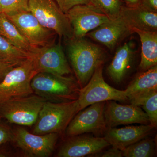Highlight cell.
Segmentation results:
<instances>
[{"label": "cell", "instance_id": "cell-19", "mask_svg": "<svg viewBox=\"0 0 157 157\" xmlns=\"http://www.w3.org/2000/svg\"><path fill=\"white\" fill-rule=\"evenodd\" d=\"M133 49L126 43L117 51L112 62L107 68V72L113 81L117 83L122 81L133 59Z\"/></svg>", "mask_w": 157, "mask_h": 157}, {"label": "cell", "instance_id": "cell-4", "mask_svg": "<svg viewBox=\"0 0 157 157\" xmlns=\"http://www.w3.org/2000/svg\"><path fill=\"white\" fill-rule=\"evenodd\" d=\"M38 73L29 58L12 68L0 82V104L12 98L33 94L31 82Z\"/></svg>", "mask_w": 157, "mask_h": 157}, {"label": "cell", "instance_id": "cell-22", "mask_svg": "<svg viewBox=\"0 0 157 157\" xmlns=\"http://www.w3.org/2000/svg\"><path fill=\"white\" fill-rule=\"evenodd\" d=\"M131 104L141 107L148 116L150 124L154 128L157 125V90L132 98L129 100Z\"/></svg>", "mask_w": 157, "mask_h": 157}, {"label": "cell", "instance_id": "cell-9", "mask_svg": "<svg viewBox=\"0 0 157 157\" xmlns=\"http://www.w3.org/2000/svg\"><path fill=\"white\" fill-rule=\"evenodd\" d=\"M105 104L106 102L95 103L77 113L66 128L67 136L72 137L89 132L106 131Z\"/></svg>", "mask_w": 157, "mask_h": 157}, {"label": "cell", "instance_id": "cell-21", "mask_svg": "<svg viewBox=\"0 0 157 157\" xmlns=\"http://www.w3.org/2000/svg\"><path fill=\"white\" fill-rule=\"evenodd\" d=\"M0 35L28 54L33 48L17 27L4 14H0Z\"/></svg>", "mask_w": 157, "mask_h": 157}, {"label": "cell", "instance_id": "cell-24", "mask_svg": "<svg viewBox=\"0 0 157 157\" xmlns=\"http://www.w3.org/2000/svg\"><path fill=\"white\" fill-rule=\"evenodd\" d=\"M122 151L123 157H153L155 152L154 141L151 138L145 137L127 147Z\"/></svg>", "mask_w": 157, "mask_h": 157}, {"label": "cell", "instance_id": "cell-25", "mask_svg": "<svg viewBox=\"0 0 157 157\" xmlns=\"http://www.w3.org/2000/svg\"><path fill=\"white\" fill-rule=\"evenodd\" d=\"M90 6L109 19L114 20L119 17L124 5L121 0H90Z\"/></svg>", "mask_w": 157, "mask_h": 157}, {"label": "cell", "instance_id": "cell-18", "mask_svg": "<svg viewBox=\"0 0 157 157\" xmlns=\"http://www.w3.org/2000/svg\"><path fill=\"white\" fill-rule=\"evenodd\" d=\"M133 33L138 34L141 43V60L139 68L146 71L157 64V32L134 29Z\"/></svg>", "mask_w": 157, "mask_h": 157}, {"label": "cell", "instance_id": "cell-15", "mask_svg": "<svg viewBox=\"0 0 157 157\" xmlns=\"http://www.w3.org/2000/svg\"><path fill=\"white\" fill-rule=\"evenodd\" d=\"M154 128L150 124L120 128H109L105 131L104 138L109 145L122 151L129 145L146 137Z\"/></svg>", "mask_w": 157, "mask_h": 157}, {"label": "cell", "instance_id": "cell-26", "mask_svg": "<svg viewBox=\"0 0 157 157\" xmlns=\"http://www.w3.org/2000/svg\"><path fill=\"white\" fill-rule=\"evenodd\" d=\"M29 11L28 0H0V14Z\"/></svg>", "mask_w": 157, "mask_h": 157}, {"label": "cell", "instance_id": "cell-3", "mask_svg": "<svg viewBox=\"0 0 157 157\" xmlns=\"http://www.w3.org/2000/svg\"><path fill=\"white\" fill-rule=\"evenodd\" d=\"M46 101L35 94L12 98L0 104V119L10 124L31 126L36 123Z\"/></svg>", "mask_w": 157, "mask_h": 157}, {"label": "cell", "instance_id": "cell-12", "mask_svg": "<svg viewBox=\"0 0 157 157\" xmlns=\"http://www.w3.org/2000/svg\"><path fill=\"white\" fill-rule=\"evenodd\" d=\"M33 47L50 44L54 32L44 27L29 11L6 14Z\"/></svg>", "mask_w": 157, "mask_h": 157}, {"label": "cell", "instance_id": "cell-11", "mask_svg": "<svg viewBox=\"0 0 157 157\" xmlns=\"http://www.w3.org/2000/svg\"><path fill=\"white\" fill-rule=\"evenodd\" d=\"M66 14L72 27L74 39L83 38L90 31L111 20L90 5L74 6Z\"/></svg>", "mask_w": 157, "mask_h": 157}, {"label": "cell", "instance_id": "cell-5", "mask_svg": "<svg viewBox=\"0 0 157 157\" xmlns=\"http://www.w3.org/2000/svg\"><path fill=\"white\" fill-rule=\"evenodd\" d=\"M31 86L35 94L53 102L72 101L77 89L71 78L48 73H37Z\"/></svg>", "mask_w": 157, "mask_h": 157}, {"label": "cell", "instance_id": "cell-8", "mask_svg": "<svg viewBox=\"0 0 157 157\" xmlns=\"http://www.w3.org/2000/svg\"><path fill=\"white\" fill-rule=\"evenodd\" d=\"M38 73L65 76L71 73L63 47L60 43L33 47L28 53Z\"/></svg>", "mask_w": 157, "mask_h": 157}, {"label": "cell", "instance_id": "cell-6", "mask_svg": "<svg viewBox=\"0 0 157 157\" xmlns=\"http://www.w3.org/2000/svg\"><path fill=\"white\" fill-rule=\"evenodd\" d=\"M29 10L44 27L60 37L73 38L72 27L67 14L54 0H28Z\"/></svg>", "mask_w": 157, "mask_h": 157}, {"label": "cell", "instance_id": "cell-17", "mask_svg": "<svg viewBox=\"0 0 157 157\" xmlns=\"http://www.w3.org/2000/svg\"><path fill=\"white\" fill-rule=\"evenodd\" d=\"M133 32L120 18L111 20L104 24L86 36L100 42L109 49H113L121 39Z\"/></svg>", "mask_w": 157, "mask_h": 157}, {"label": "cell", "instance_id": "cell-31", "mask_svg": "<svg viewBox=\"0 0 157 157\" xmlns=\"http://www.w3.org/2000/svg\"><path fill=\"white\" fill-rule=\"evenodd\" d=\"M139 5L152 11L157 12V0H141Z\"/></svg>", "mask_w": 157, "mask_h": 157}, {"label": "cell", "instance_id": "cell-7", "mask_svg": "<svg viewBox=\"0 0 157 157\" xmlns=\"http://www.w3.org/2000/svg\"><path fill=\"white\" fill-rule=\"evenodd\" d=\"M76 100L79 112L95 103L109 101L124 102L128 98L125 90L116 89L105 81L101 65L96 69L86 85L79 90Z\"/></svg>", "mask_w": 157, "mask_h": 157}, {"label": "cell", "instance_id": "cell-27", "mask_svg": "<svg viewBox=\"0 0 157 157\" xmlns=\"http://www.w3.org/2000/svg\"><path fill=\"white\" fill-rule=\"evenodd\" d=\"M59 8L65 14L74 6L78 5H90V0H54Z\"/></svg>", "mask_w": 157, "mask_h": 157}, {"label": "cell", "instance_id": "cell-29", "mask_svg": "<svg viewBox=\"0 0 157 157\" xmlns=\"http://www.w3.org/2000/svg\"><path fill=\"white\" fill-rule=\"evenodd\" d=\"M18 64L0 61V82L10 70Z\"/></svg>", "mask_w": 157, "mask_h": 157}, {"label": "cell", "instance_id": "cell-16", "mask_svg": "<svg viewBox=\"0 0 157 157\" xmlns=\"http://www.w3.org/2000/svg\"><path fill=\"white\" fill-rule=\"evenodd\" d=\"M119 17L133 32V29L157 32V12L139 6H123Z\"/></svg>", "mask_w": 157, "mask_h": 157}, {"label": "cell", "instance_id": "cell-28", "mask_svg": "<svg viewBox=\"0 0 157 157\" xmlns=\"http://www.w3.org/2000/svg\"><path fill=\"white\" fill-rule=\"evenodd\" d=\"M14 139L13 130L9 125L0 119V146L7 142L13 141Z\"/></svg>", "mask_w": 157, "mask_h": 157}, {"label": "cell", "instance_id": "cell-20", "mask_svg": "<svg viewBox=\"0 0 157 157\" xmlns=\"http://www.w3.org/2000/svg\"><path fill=\"white\" fill-rule=\"evenodd\" d=\"M154 90H157V65L140 73L125 91L128 100H130Z\"/></svg>", "mask_w": 157, "mask_h": 157}, {"label": "cell", "instance_id": "cell-14", "mask_svg": "<svg viewBox=\"0 0 157 157\" xmlns=\"http://www.w3.org/2000/svg\"><path fill=\"white\" fill-rule=\"evenodd\" d=\"M64 144L60 148L58 157H81L94 155L109 146L103 137L76 136Z\"/></svg>", "mask_w": 157, "mask_h": 157}, {"label": "cell", "instance_id": "cell-13", "mask_svg": "<svg viewBox=\"0 0 157 157\" xmlns=\"http://www.w3.org/2000/svg\"><path fill=\"white\" fill-rule=\"evenodd\" d=\"M104 116L108 128L132 124H150L147 114L140 107L132 104L123 105L114 101H108L105 104Z\"/></svg>", "mask_w": 157, "mask_h": 157}, {"label": "cell", "instance_id": "cell-23", "mask_svg": "<svg viewBox=\"0 0 157 157\" xmlns=\"http://www.w3.org/2000/svg\"><path fill=\"white\" fill-rule=\"evenodd\" d=\"M28 58V54L15 47L0 35V61L20 64Z\"/></svg>", "mask_w": 157, "mask_h": 157}, {"label": "cell", "instance_id": "cell-10", "mask_svg": "<svg viewBox=\"0 0 157 157\" xmlns=\"http://www.w3.org/2000/svg\"><path fill=\"white\" fill-rule=\"evenodd\" d=\"M13 132V142L29 157L49 156L58 138L57 133L37 135L32 134L23 128H17Z\"/></svg>", "mask_w": 157, "mask_h": 157}, {"label": "cell", "instance_id": "cell-32", "mask_svg": "<svg viewBox=\"0 0 157 157\" xmlns=\"http://www.w3.org/2000/svg\"><path fill=\"white\" fill-rule=\"evenodd\" d=\"M128 6H138L141 0H124Z\"/></svg>", "mask_w": 157, "mask_h": 157}, {"label": "cell", "instance_id": "cell-1", "mask_svg": "<svg viewBox=\"0 0 157 157\" xmlns=\"http://www.w3.org/2000/svg\"><path fill=\"white\" fill-rule=\"evenodd\" d=\"M68 45V52L78 83L86 84L96 69L103 65L106 55L96 44L82 39H73Z\"/></svg>", "mask_w": 157, "mask_h": 157}, {"label": "cell", "instance_id": "cell-30", "mask_svg": "<svg viewBox=\"0 0 157 157\" xmlns=\"http://www.w3.org/2000/svg\"><path fill=\"white\" fill-rule=\"evenodd\" d=\"M102 157H123L122 151L116 147H112V148L106 151L100 156Z\"/></svg>", "mask_w": 157, "mask_h": 157}, {"label": "cell", "instance_id": "cell-2", "mask_svg": "<svg viewBox=\"0 0 157 157\" xmlns=\"http://www.w3.org/2000/svg\"><path fill=\"white\" fill-rule=\"evenodd\" d=\"M78 112L77 100L62 102L46 101L39 112L33 133H58L66 129Z\"/></svg>", "mask_w": 157, "mask_h": 157}]
</instances>
